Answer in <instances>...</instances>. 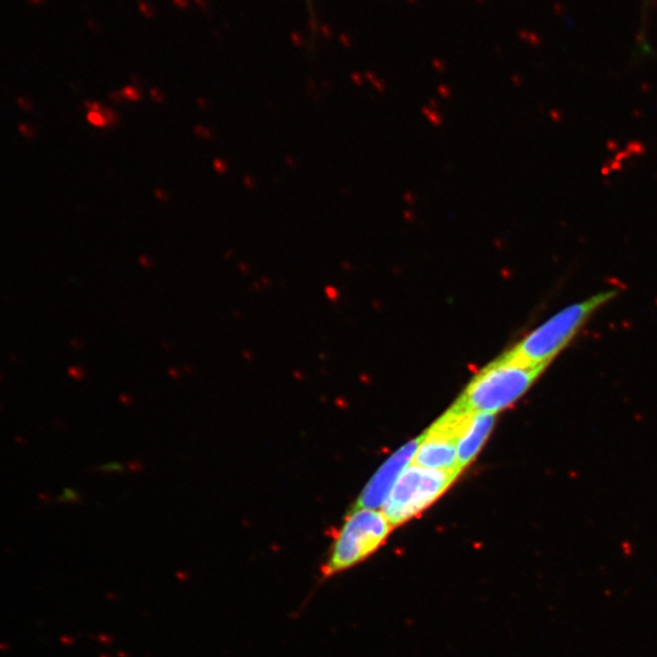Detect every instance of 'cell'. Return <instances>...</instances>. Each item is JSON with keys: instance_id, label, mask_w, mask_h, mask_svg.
<instances>
[{"instance_id": "6da1fadb", "label": "cell", "mask_w": 657, "mask_h": 657, "mask_svg": "<svg viewBox=\"0 0 657 657\" xmlns=\"http://www.w3.org/2000/svg\"><path fill=\"white\" fill-rule=\"evenodd\" d=\"M616 296V290H606L565 307L532 330L518 345L507 352L508 355L529 367L547 368L550 362L576 338L593 314Z\"/></svg>"}, {"instance_id": "7a4b0ae2", "label": "cell", "mask_w": 657, "mask_h": 657, "mask_svg": "<svg viewBox=\"0 0 657 657\" xmlns=\"http://www.w3.org/2000/svg\"><path fill=\"white\" fill-rule=\"evenodd\" d=\"M544 370L546 367H529L504 353L470 381L454 404L470 413L498 414L518 402Z\"/></svg>"}, {"instance_id": "3957f363", "label": "cell", "mask_w": 657, "mask_h": 657, "mask_svg": "<svg viewBox=\"0 0 657 657\" xmlns=\"http://www.w3.org/2000/svg\"><path fill=\"white\" fill-rule=\"evenodd\" d=\"M393 526L381 510L355 508L335 533L320 574L324 580L368 560L384 546Z\"/></svg>"}, {"instance_id": "277c9868", "label": "cell", "mask_w": 657, "mask_h": 657, "mask_svg": "<svg viewBox=\"0 0 657 657\" xmlns=\"http://www.w3.org/2000/svg\"><path fill=\"white\" fill-rule=\"evenodd\" d=\"M459 475L457 471L425 469L412 463L403 471L381 511L393 529L407 524L438 501Z\"/></svg>"}, {"instance_id": "5b68a950", "label": "cell", "mask_w": 657, "mask_h": 657, "mask_svg": "<svg viewBox=\"0 0 657 657\" xmlns=\"http://www.w3.org/2000/svg\"><path fill=\"white\" fill-rule=\"evenodd\" d=\"M420 443V436L398 449L395 454L386 460L376 471L373 479L365 486L361 497L358 498L355 508L383 509L389 499L393 487L397 484L403 471L413 463L415 453Z\"/></svg>"}, {"instance_id": "8992f818", "label": "cell", "mask_w": 657, "mask_h": 657, "mask_svg": "<svg viewBox=\"0 0 657 657\" xmlns=\"http://www.w3.org/2000/svg\"><path fill=\"white\" fill-rule=\"evenodd\" d=\"M457 443V435L434 424L420 436L413 464L425 469L457 471L462 474L458 469Z\"/></svg>"}, {"instance_id": "52a82bcc", "label": "cell", "mask_w": 657, "mask_h": 657, "mask_svg": "<svg viewBox=\"0 0 657 657\" xmlns=\"http://www.w3.org/2000/svg\"><path fill=\"white\" fill-rule=\"evenodd\" d=\"M496 415L491 413H474L464 426L457 443L458 469L460 473L474 462L487 438L490 437Z\"/></svg>"}, {"instance_id": "ba28073f", "label": "cell", "mask_w": 657, "mask_h": 657, "mask_svg": "<svg viewBox=\"0 0 657 657\" xmlns=\"http://www.w3.org/2000/svg\"><path fill=\"white\" fill-rule=\"evenodd\" d=\"M88 120L91 121L92 125L97 127H109L115 126L119 123L120 117L116 114L115 111L101 108L99 105L93 106L91 112H89Z\"/></svg>"}, {"instance_id": "9c48e42d", "label": "cell", "mask_w": 657, "mask_h": 657, "mask_svg": "<svg viewBox=\"0 0 657 657\" xmlns=\"http://www.w3.org/2000/svg\"><path fill=\"white\" fill-rule=\"evenodd\" d=\"M196 136H198L201 139H206V140H212L213 139V132L210 131L209 128L205 126L198 125L194 129Z\"/></svg>"}, {"instance_id": "30bf717a", "label": "cell", "mask_w": 657, "mask_h": 657, "mask_svg": "<svg viewBox=\"0 0 657 657\" xmlns=\"http://www.w3.org/2000/svg\"><path fill=\"white\" fill-rule=\"evenodd\" d=\"M213 167H215L216 172L224 174L228 172V165L226 161L216 160L213 162Z\"/></svg>"}, {"instance_id": "8fae6325", "label": "cell", "mask_w": 657, "mask_h": 657, "mask_svg": "<svg viewBox=\"0 0 657 657\" xmlns=\"http://www.w3.org/2000/svg\"><path fill=\"white\" fill-rule=\"evenodd\" d=\"M244 183H245L246 187L249 188V189H254L256 187L255 179L250 177V176L245 177Z\"/></svg>"}, {"instance_id": "7c38bea8", "label": "cell", "mask_w": 657, "mask_h": 657, "mask_svg": "<svg viewBox=\"0 0 657 657\" xmlns=\"http://www.w3.org/2000/svg\"><path fill=\"white\" fill-rule=\"evenodd\" d=\"M156 196H157V199L162 200V201H165L167 199V195L165 193V190L157 189L156 190Z\"/></svg>"}, {"instance_id": "4fadbf2b", "label": "cell", "mask_w": 657, "mask_h": 657, "mask_svg": "<svg viewBox=\"0 0 657 657\" xmlns=\"http://www.w3.org/2000/svg\"><path fill=\"white\" fill-rule=\"evenodd\" d=\"M149 262H150V258L140 257V263H142L143 266L150 267Z\"/></svg>"}]
</instances>
